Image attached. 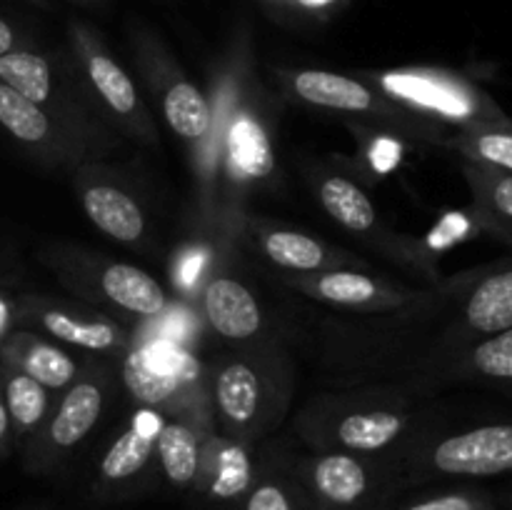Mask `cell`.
<instances>
[{"mask_svg":"<svg viewBox=\"0 0 512 510\" xmlns=\"http://www.w3.org/2000/svg\"><path fill=\"white\" fill-rule=\"evenodd\" d=\"M213 133L193 175L195 235L228 258L238 245L245 205L278 173L275 110L255 70L250 30L240 25L210 78Z\"/></svg>","mask_w":512,"mask_h":510,"instance_id":"6da1fadb","label":"cell"},{"mask_svg":"<svg viewBox=\"0 0 512 510\" xmlns=\"http://www.w3.org/2000/svg\"><path fill=\"white\" fill-rule=\"evenodd\" d=\"M18 328V295L0 288V345Z\"/></svg>","mask_w":512,"mask_h":510,"instance_id":"d6a6232c","label":"cell"},{"mask_svg":"<svg viewBox=\"0 0 512 510\" xmlns=\"http://www.w3.org/2000/svg\"><path fill=\"white\" fill-rule=\"evenodd\" d=\"M75 300L133 325L153 320L173 303L155 275L133 263L105 258L80 245H48L38 255Z\"/></svg>","mask_w":512,"mask_h":510,"instance_id":"5b68a950","label":"cell"},{"mask_svg":"<svg viewBox=\"0 0 512 510\" xmlns=\"http://www.w3.org/2000/svg\"><path fill=\"white\" fill-rule=\"evenodd\" d=\"M130 43L138 78L143 80L158 118L188 150V163L193 170L213 133V105L208 93L180 68L175 55L148 28L133 30Z\"/></svg>","mask_w":512,"mask_h":510,"instance_id":"9c48e42d","label":"cell"},{"mask_svg":"<svg viewBox=\"0 0 512 510\" xmlns=\"http://www.w3.org/2000/svg\"><path fill=\"white\" fill-rule=\"evenodd\" d=\"M13 448H15L13 423H10L8 408H5L3 388H0V458H5V455H8Z\"/></svg>","mask_w":512,"mask_h":510,"instance_id":"e575fe53","label":"cell"},{"mask_svg":"<svg viewBox=\"0 0 512 510\" xmlns=\"http://www.w3.org/2000/svg\"><path fill=\"white\" fill-rule=\"evenodd\" d=\"M215 430L205 378L165 405V420L158 435V468L173 488H190L200 468V455Z\"/></svg>","mask_w":512,"mask_h":510,"instance_id":"ac0fdd59","label":"cell"},{"mask_svg":"<svg viewBox=\"0 0 512 510\" xmlns=\"http://www.w3.org/2000/svg\"><path fill=\"white\" fill-rule=\"evenodd\" d=\"M28 3H33V5H40V8H48V0H28Z\"/></svg>","mask_w":512,"mask_h":510,"instance_id":"8d00e7d4","label":"cell"},{"mask_svg":"<svg viewBox=\"0 0 512 510\" xmlns=\"http://www.w3.org/2000/svg\"><path fill=\"white\" fill-rule=\"evenodd\" d=\"M75 195L90 223L110 240L143 248L150 238V220L128 175L110 160H88L70 173Z\"/></svg>","mask_w":512,"mask_h":510,"instance_id":"2e32d148","label":"cell"},{"mask_svg":"<svg viewBox=\"0 0 512 510\" xmlns=\"http://www.w3.org/2000/svg\"><path fill=\"white\" fill-rule=\"evenodd\" d=\"M278 83L288 98L308 108L335 113L345 120H355L360 128L378 130L393 138L420 145L448 148L453 130L393 103L370 80L353 73H335L320 68H280Z\"/></svg>","mask_w":512,"mask_h":510,"instance_id":"277c9868","label":"cell"},{"mask_svg":"<svg viewBox=\"0 0 512 510\" xmlns=\"http://www.w3.org/2000/svg\"><path fill=\"white\" fill-rule=\"evenodd\" d=\"M260 5H263L273 18L285 20V0H260Z\"/></svg>","mask_w":512,"mask_h":510,"instance_id":"d590c367","label":"cell"},{"mask_svg":"<svg viewBox=\"0 0 512 510\" xmlns=\"http://www.w3.org/2000/svg\"><path fill=\"white\" fill-rule=\"evenodd\" d=\"M25 510H43V508H25Z\"/></svg>","mask_w":512,"mask_h":510,"instance_id":"f35d334b","label":"cell"},{"mask_svg":"<svg viewBox=\"0 0 512 510\" xmlns=\"http://www.w3.org/2000/svg\"><path fill=\"white\" fill-rule=\"evenodd\" d=\"M18 48H28V40L23 38V35L18 33V30L13 28V25L8 23V20L0 15V58L8 53H13V50Z\"/></svg>","mask_w":512,"mask_h":510,"instance_id":"836d02e7","label":"cell"},{"mask_svg":"<svg viewBox=\"0 0 512 510\" xmlns=\"http://www.w3.org/2000/svg\"><path fill=\"white\" fill-rule=\"evenodd\" d=\"M163 420L165 408L135 405L133 413L123 420L118 433L100 453L95 468V490L115 493L150 473V468L158 463V435Z\"/></svg>","mask_w":512,"mask_h":510,"instance_id":"44dd1931","label":"cell"},{"mask_svg":"<svg viewBox=\"0 0 512 510\" xmlns=\"http://www.w3.org/2000/svg\"><path fill=\"white\" fill-rule=\"evenodd\" d=\"M0 83L63 120L108 160L123 150L125 140L98 115L70 53L50 55L30 45L13 50L0 58Z\"/></svg>","mask_w":512,"mask_h":510,"instance_id":"8992f818","label":"cell"},{"mask_svg":"<svg viewBox=\"0 0 512 510\" xmlns=\"http://www.w3.org/2000/svg\"><path fill=\"white\" fill-rule=\"evenodd\" d=\"M463 325L473 335L503 333L512 328V268L475 280L463 300Z\"/></svg>","mask_w":512,"mask_h":510,"instance_id":"484cf974","label":"cell"},{"mask_svg":"<svg viewBox=\"0 0 512 510\" xmlns=\"http://www.w3.org/2000/svg\"><path fill=\"white\" fill-rule=\"evenodd\" d=\"M0 130L38 165L73 173L88 160H108L90 140L33 100L0 83Z\"/></svg>","mask_w":512,"mask_h":510,"instance_id":"9a60e30c","label":"cell"},{"mask_svg":"<svg viewBox=\"0 0 512 510\" xmlns=\"http://www.w3.org/2000/svg\"><path fill=\"white\" fill-rule=\"evenodd\" d=\"M303 503L305 490L298 475L275 468L273 458H260L253 488L243 500V510H300Z\"/></svg>","mask_w":512,"mask_h":510,"instance_id":"f1b7e54d","label":"cell"},{"mask_svg":"<svg viewBox=\"0 0 512 510\" xmlns=\"http://www.w3.org/2000/svg\"><path fill=\"white\" fill-rule=\"evenodd\" d=\"M383 465L345 450H313L300 460L298 480L305 495L325 510H355L370 498Z\"/></svg>","mask_w":512,"mask_h":510,"instance_id":"ffe728a7","label":"cell"},{"mask_svg":"<svg viewBox=\"0 0 512 510\" xmlns=\"http://www.w3.org/2000/svg\"><path fill=\"white\" fill-rule=\"evenodd\" d=\"M285 288L303 298L330 308L350 310L365 315H398L425 308L433 303L428 290L410 288L400 280L370 273L368 268H338L313 275H278Z\"/></svg>","mask_w":512,"mask_h":510,"instance_id":"4fadbf2b","label":"cell"},{"mask_svg":"<svg viewBox=\"0 0 512 510\" xmlns=\"http://www.w3.org/2000/svg\"><path fill=\"white\" fill-rule=\"evenodd\" d=\"M18 328L33 330L90 358H120L133 340V328L123 320L83 300H60L43 293L18 295Z\"/></svg>","mask_w":512,"mask_h":510,"instance_id":"7c38bea8","label":"cell"},{"mask_svg":"<svg viewBox=\"0 0 512 510\" xmlns=\"http://www.w3.org/2000/svg\"><path fill=\"white\" fill-rule=\"evenodd\" d=\"M405 510H498L493 500L483 493H443L418 500Z\"/></svg>","mask_w":512,"mask_h":510,"instance_id":"4dcf8cb0","label":"cell"},{"mask_svg":"<svg viewBox=\"0 0 512 510\" xmlns=\"http://www.w3.org/2000/svg\"><path fill=\"white\" fill-rule=\"evenodd\" d=\"M0 388H3L5 408H8L10 423H13L15 445L23 448L30 438L40 430L45 418L50 415L55 403L53 390L40 385L30 375L8 368L0 363Z\"/></svg>","mask_w":512,"mask_h":510,"instance_id":"4316f807","label":"cell"},{"mask_svg":"<svg viewBox=\"0 0 512 510\" xmlns=\"http://www.w3.org/2000/svg\"><path fill=\"white\" fill-rule=\"evenodd\" d=\"M238 245L278 270V275H313L338 268H368L363 258L350 250L325 243L318 235L288 228L268 218L245 215Z\"/></svg>","mask_w":512,"mask_h":510,"instance_id":"e0dca14e","label":"cell"},{"mask_svg":"<svg viewBox=\"0 0 512 510\" xmlns=\"http://www.w3.org/2000/svg\"><path fill=\"white\" fill-rule=\"evenodd\" d=\"M68 53L95 110L110 125V130L123 140L158 150V118L128 70L110 53L98 30L83 20H70Z\"/></svg>","mask_w":512,"mask_h":510,"instance_id":"ba28073f","label":"cell"},{"mask_svg":"<svg viewBox=\"0 0 512 510\" xmlns=\"http://www.w3.org/2000/svg\"><path fill=\"white\" fill-rule=\"evenodd\" d=\"M88 358L90 355L75 353L45 335L23 328H15L0 345V363L30 375L53 393L68 388L78 378Z\"/></svg>","mask_w":512,"mask_h":510,"instance_id":"cb8c5ba5","label":"cell"},{"mask_svg":"<svg viewBox=\"0 0 512 510\" xmlns=\"http://www.w3.org/2000/svg\"><path fill=\"white\" fill-rule=\"evenodd\" d=\"M460 170L473 195V218L480 228L512 245V173L460 160Z\"/></svg>","mask_w":512,"mask_h":510,"instance_id":"d4e9b609","label":"cell"},{"mask_svg":"<svg viewBox=\"0 0 512 510\" xmlns=\"http://www.w3.org/2000/svg\"><path fill=\"white\" fill-rule=\"evenodd\" d=\"M448 150L468 163L512 173V118L505 123L458 130L450 135Z\"/></svg>","mask_w":512,"mask_h":510,"instance_id":"83f0119b","label":"cell"},{"mask_svg":"<svg viewBox=\"0 0 512 510\" xmlns=\"http://www.w3.org/2000/svg\"><path fill=\"white\" fill-rule=\"evenodd\" d=\"M75 3H83V5H98L100 0H75Z\"/></svg>","mask_w":512,"mask_h":510,"instance_id":"74e56055","label":"cell"},{"mask_svg":"<svg viewBox=\"0 0 512 510\" xmlns=\"http://www.w3.org/2000/svg\"><path fill=\"white\" fill-rule=\"evenodd\" d=\"M353 0H285V20L325 23L343 13Z\"/></svg>","mask_w":512,"mask_h":510,"instance_id":"1f68e13d","label":"cell"},{"mask_svg":"<svg viewBox=\"0 0 512 510\" xmlns=\"http://www.w3.org/2000/svg\"><path fill=\"white\" fill-rule=\"evenodd\" d=\"M255 473H258L255 445L228 438L215 428L203 445L193 485L213 505H243L245 495L255 483Z\"/></svg>","mask_w":512,"mask_h":510,"instance_id":"603a6c76","label":"cell"},{"mask_svg":"<svg viewBox=\"0 0 512 510\" xmlns=\"http://www.w3.org/2000/svg\"><path fill=\"white\" fill-rule=\"evenodd\" d=\"M118 375L135 405L165 408L205 378V363L188 345L133 333L130 348L120 355Z\"/></svg>","mask_w":512,"mask_h":510,"instance_id":"5bb4252c","label":"cell"},{"mask_svg":"<svg viewBox=\"0 0 512 510\" xmlns=\"http://www.w3.org/2000/svg\"><path fill=\"white\" fill-rule=\"evenodd\" d=\"M305 180L310 183L315 200L325 210L335 225L350 233L353 238L363 240L368 248L378 250L385 258L405 265V268L423 273L438 280V270L433 265V253L423 243L413 238L393 233L380 220L378 208L373 205L363 185L350 175L340 173L338 168H328L323 163H313L305 168Z\"/></svg>","mask_w":512,"mask_h":510,"instance_id":"8fae6325","label":"cell"},{"mask_svg":"<svg viewBox=\"0 0 512 510\" xmlns=\"http://www.w3.org/2000/svg\"><path fill=\"white\" fill-rule=\"evenodd\" d=\"M205 385L218 433L255 445L288 415L295 373L288 353L265 335L210 358L205 363Z\"/></svg>","mask_w":512,"mask_h":510,"instance_id":"3957f363","label":"cell"},{"mask_svg":"<svg viewBox=\"0 0 512 510\" xmlns=\"http://www.w3.org/2000/svg\"><path fill=\"white\" fill-rule=\"evenodd\" d=\"M118 388V373L105 358H88L78 378L55 395V403L38 433L23 445L28 473H50L90 438Z\"/></svg>","mask_w":512,"mask_h":510,"instance_id":"30bf717a","label":"cell"},{"mask_svg":"<svg viewBox=\"0 0 512 510\" xmlns=\"http://www.w3.org/2000/svg\"><path fill=\"white\" fill-rule=\"evenodd\" d=\"M198 310L215 335L233 345L265 338V313L253 290L235 275L218 270L198 295Z\"/></svg>","mask_w":512,"mask_h":510,"instance_id":"7402d4cb","label":"cell"},{"mask_svg":"<svg viewBox=\"0 0 512 510\" xmlns=\"http://www.w3.org/2000/svg\"><path fill=\"white\" fill-rule=\"evenodd\" d=\"M410 455L430 473L453 478H490L512 473V423L478 425L445 435L435 443H420Z\"/></svg>","mask_w":512,"mask_h":510,"instance_id":"d6986e66","label":"cell"},{"mask_svg":"<svg viewBox=\"0 0 512 510\" xmlns=\"http://www.w3.org/2000/svg\"><path fill=\"white\" fill-rule=\"evenodd\" d=\"M365 80L388 95L393 103L453 130L505 123L508 113L473 78L438 65L365 70Z\"/></svg>","mask_w":512,"mask_h":510,"instance_id":"52a82bcc","label":"cell"},{"mask_svg":"<svg viewBox=\"0 0 512 510\" xmlns=\"http://www.w3.org/2000/svg\"><path fill=\"white\" fill-rule=\"evenodd\" d=\"M460 370L490 383L512 385V328L470 345L460 358Z\"/></svg>","mask_w":512,"mask_h":510,"instance_id":"f546056e","label":"cell"},{"mask_svg":"<svg viewBox=\"0 0 512 510\" xmlns=\"http://www.w3.org/2000/svg\"><path fill=\"white\" fill-rule=\"evenodd\" d=\"M428 423L430 410L415 390L370 385L313 398L295 418V430L313 450L383 460L413 453Z\"/></svg>","mask_w":512,"mask_h":510,"instance_id":"7a4b0ae2","label":"cell"}]
</instances>
